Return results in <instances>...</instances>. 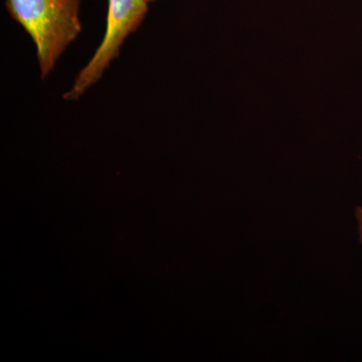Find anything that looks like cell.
I'll return each mask as SVG.
<instances>
[{
    "label": "cell",
    "instance_id": "cell-1",
    "mask_svg": "<svg viewBox=\"0 0 362 362\" xmlns=\"http://www.w3.org/2000/svg\"><path fill=\"white\" fill-rule=\"evenodd\" d=\"M6 8L32 37L45 80L82 33L81 0H6Z\"/></svg>",
    "mask_w": 362,
    "mask_h": 362
},
{
    "label": "cell",
    "instance_id": "cell-2",
    "mask_svg": "<svg viewBox=\"0 0 362 362\" xmlns=\"http://www.w3.org/2000/svg\"><path fill=\"white\" fill-rule=\"evenodd\" d=\"M148 0H108L103 40L63 95L65 101H78L103 78L120 56L124 42L142 25L148 13Z\"/></svg>",
    "mask_w": 362,
    "mask_h": 362
},
{
    "label": "cell",
    "instance_id": "cell-3",
    "mask_svg": "<svg viewBox=\"0 0 362 362\" xmlns=\"http://www.w3.org/2000/svg\"><path fill=\"white\" fill-rule=\"evenodd\" d=\"M356 218L358 225L359 242L362 245V206H357L356 209Z\"/></svg>",
    "mask_w": 362,
    "mask_h": 362
},
{
    "label": "cell",
    "instance_id": "cell-4",
    "mask_svg": "<svg viewBox=\"0 0 362 362\" xmlns=\"http://www.w3.org/2000/svg\"><path fill=\"white\" fill-rule=\"evenodd\" d=\"M152 1H156V0H148L149 4H150V2H152Z\"/></svg>",
    "mask_w": 362,
    "mask_h": 362
}]
</instances>
